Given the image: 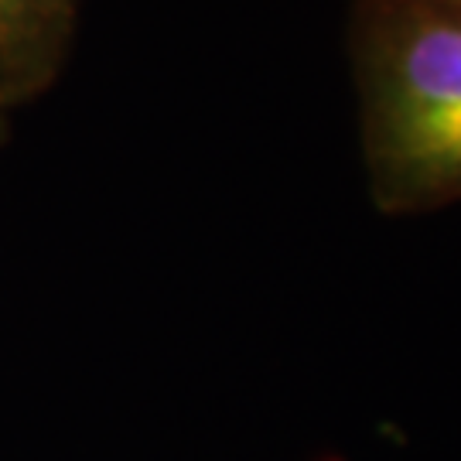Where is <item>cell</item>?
Wrapping results in <instances>:
<instances>
[{"instance_id":"cell-2","label":"cell","mask_w":461,"mask_h":461,"mask_svg":"<svg viewBox=\"0 0 461 461\" xmlns=\"http://www.w3.org/2000/svg\"><path fill=\"white\" fill-rule=\"evenodd\" d=\"M79 0H0V110L55 79Z\"/></svg>"},{"instance_id":"cell-1","label":"cell","mask_w":461,"mask_h":461,"mask_svg":"<svg viewBox=\"0 0 461 461\" xmlns=\"http://www.w3.org/2000/svg\"><path fill=\"white\" fill-rule=\"evenodd\" d=\"M348 59L373 205H461V0H352Z\"/></svg>"}]
</instances>
